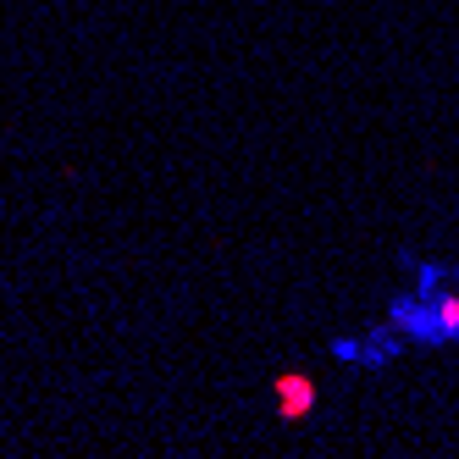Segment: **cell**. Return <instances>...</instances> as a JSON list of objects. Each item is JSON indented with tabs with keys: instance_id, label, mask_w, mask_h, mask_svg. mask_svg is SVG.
<instances>
[{
	"instance_id": "cell-1",
	"label": "cell",
	"mask_w": 459,
	"mask_h": 459,
	"mask_svg": "<svg viewBox=\"0 0 459 459\" xmlns=\"http://www.w3.org/2000/svg\"><path fill=\"white\" fill-rule=\"evenodd\" d=\"M272 387H277V399H282V404H277L282 420H305V415H310V404H316V382H310L305 371H288V377H277Z\"/></svg>"
}]
</instances>
